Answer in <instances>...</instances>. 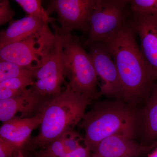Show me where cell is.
Wrapping results in <instances>:
<instances>
[{
	"label": "cell",
	"instance_id": "16",
	"mask_svg": "<svg viewBox=\"0 0 157 157\" xmlns=\"http://www.w3.org/2000/svg\"><path fill=\"white\" fill-rule=\"evenodd\" d=\"M0 61V82L21 76L34 77L39 69L21 66L2 60Z\"/></svg>",
	"mask_w": 157,
	"mask_h": 157
},
{
	"label": "cell",
	"instance_id": "11",
	"mask_svg": "<svg viewBox=\"0 0 157 157\" xmlns=\"http://www.w3.org/2000/svg\"><path fill=\"white\" fill-rule=\"evenodd\" d=\"M150 145L138 144L134 139L123 135H113L101 140L91 157H136L156 148Z\"/></svg>",
	"mask_w": 157,
	"mask_h": 157
},
{
	"label": "cell",
	"instance_id": "1",
	"mask_svg": "<svg viewBox=\"0 0 157 157\" xmlns=\"http://www.w3.org/2000/svg\"><path fill=\"white\" fill-rule=\"evenodd\" d=\"M130 23L105 42L115 62L122 87L123 100L133 107L146 104L157 76L144 59Z\"/></svg>",
	"mask_w": 157,
	"mask_h": 157
},
{
	"label": "cell",
	"instance_id": "5",
	"mask_svg": "<svg viewBox=\"0 0 157 157\" xmlns=\"http://www.w3.org/2000/svg\"><path fill=\"white\" fill-rule=\"evenodd\" d=\"M132 15L130 1L97 0L85 44L107 42L126 25Z\"/></svg>",
	"mask_w": 157,
	"mask_h": 157
},
{
	"label": "cell",
	"instance_id": "8",
	"mask_svg": "<svg viewBox=\"0 0 157 157\" xmlns=\"http://www.w3.org/2000/svg\"><path fill=\"white\" fill-rule=\"evenodd\" d=\"M97 0H52L46 11L56 12L62 31L71 34L74 30L89 32L90 21Z\"/></svg>",
	"mask_w": 157,
	"mask_h": 157
},
{
	"label": "cell",
	"instance_id": "6",
	"mask_svg": "<svg viewBox=\"0 0 157 157\" xmlns=\"http://www.w3.org/2000/svg\"><path fill=\"white\" fill-rule=\"evenodd\" d=\"M55 36L45 25L30 36L0 48V59L40 68L49 58L55 46Z\"/></svg>",
	"mask_w": 157,
	"mask_h": 157
},
{
	"label": "cell",
	"instance_id": "13",
	"mask_svg": "<svg viewBox=\"0 0 157 157\" xmlns=\"http://www.w3.org/2000/svg\"><path fill=\"white\" fill-rule=\"evenodd\" d=\"M42 120L41 111L33 117H16L3 123L0 128V137L21 148L29 140L33 130L41 125Z\"/></svg>",
	"mask_w": 157,
	"mask_h": 157
},
{
	"label": "cell",
	"instance_id": "12",
	"mask_svg": "<svg viewBox=\"0 0 157 157\" xmlns=\"http://www.w3.org/2000/svg\"><path fill=\"white\" fill-rule=\"evenodd\" d=\"M46 97L39 94L32 86L19 95L0 100V121H8L16 118L18 113L21 114V118L31 115L43 105Z\"/></svg>",
	"mask_w": 157,
	"mask_h": 157
},
{
	"label": "cell",
	"instance_id": "19",
	"mask_svg": "<svg viewBox=\"0 0 157 157\" xmlns=\"http://www.w3.org/2000/svg\"><path fill=\"white\" fill-rule=\"evenodd\" d=\"M33 78L30 76H21L6 79L0 82V87L12 90H25L29 86L34 85L35 82L33 81Z\"/></svg>",
	"mask_w": 157,
	"mask_h": 157
},
{
	"label": "cell",
	"instance_id": "22",
	"mask_svg": "<svg viewBox=\"0 0 157 157\" xmlns=\"http://www.w3.org/2000/svg\"><path fill=\"white\" fill-rule=\"evenodd\" d=\"M14 12L11 9L10 2L8 0L0 1V25L5 24L11 21Z\"/></svg>",
	"mask_w": 157,
	"mask_h": 157
},
{
	"label": "cell",
	"instance_id": "24",
	"mask_svg": "<svg viewBox=\"0 0 157 157\" xmlns=\"http://www.w3.org/2000/svg\"><path fill=\"white\" fill-rule=\"evenodd\" d=\"M25 90H12L0 87V100L9 99L19 95L22 94Z\"/></svg>",
	"mask_w": 157,
	"mask_h": 157
},
{
	"label": "cell",
	"instance_id": "28",
	"mask_svg": "<svg viewBox=\"0 0 157 157\" xmlns=\"http://www.w3.org/2000/svg\"><path fill=\"white\" fill-rule=\"evenodd\" d=\"M36 157H40L38 156H37L36 155Z\"/></svg>",
	"mask_w": 157,
	"mask_h": 157
},
{
	"label": "cell",
	"instance_id": "15",
	"mask_svg": "<svg viewBox=\"0 0 157 157\" xmlns=\"http://www.w3.org/2000/svg\"><path fill=\"white\" fill-rule=\"evenodd\" d=\"M138 133L143 139V145L148 146L157 140V79L147 102L141 110Z\"/></svg>",
	"mask_w": 157,
	"mask_h": 157
},
{
	"label": "cell",
	"instance_id": "17",
	"mask_svg": "<svg viewBox=\"0 0 157 157\" xmlns=\"http://www.w3.org/2000/svg\"><path fill=\"white\" fill-rule=\"evenodd\" d=\"M28 15L42 18L46 24L53 23L56 18L50 17L46 10L42 7L40 0H15Z\"/></svg>",
	"mask_w": 157,
	"mask_h": 157
},
{
	"label": "cell",
	"instance_id": "3",
	"mask_svg": "<svg viewBox=\"0 0 157 157\" xmlns=\"http://www.w3.org/2000/svg\"><path fill=\"white\" fill-rule=\"evenodd\" d=\"M92 100L73 91L68 83L63 92L53 96L41 112L42 120L39 134L31 140V149L45 148L61 138L82 120Z\"/></svg>",
	"mask_w": 157,
	"mask_h": 157
},
{
	"label": "cell",
	"instance_id": "7",
	"mask_svg": "<svg viewBox=\"0 0 157 157\" xmlns=\"http://www.w3.org/2000/svg\"><path fill=\"white\" fill-rule=\"evenodd\" d=\"M52 25L54 30L55 46L47 61L36 72L35 77L37 80L33 86L36 91L42 96H55L61 94V86L64 82L63 52L66 34L54 24Z\"/></svg>",
	"mask_w": 157,
	"mask_h": 157
},
{
	"label": "cell",
	"instance_id": "26",
	"mask_svg": "<svg viewBox=\"0 0 157 157\" xmlns=\"http://www.w3.org/2000/svg\"><path fill=\"white\" fill-rule=\"evenodd\" d=\"M15 157H24L23 154L21 150H20L19 151H18V153H17Z\"/></svg>",
	"mask_w": 157,
	"mask_h": 157
},
{
	"label": "cell",
	"instance_id": "14",
	"mask_svg": "<svg viewBox=\"0 0 157 157\" xmlns=\"http://www.w3.org/2000/svg\"><path fill=\"white\" fill-rule=\"evenodd\" d=\"M46 24H48L42 18L30 15L11 21L9 27L0 32V48L30 36L42 30Z\"/></svg>",
	"mask_w": 157,
	"mask_h": 157
},
{
	"label": "cell",
	"instance_id": "10",
	"mask_svg": "<svg viewBox=\"0 0 157 157\" xmlns=\"http://www.w3.org/2000/svg\"><path fill=\"white\" fill-rule=\"evenodd\" d=\"M130 21L139 37L141 52L157 76V17L132 14Z\"/></svg>",
	"mask_w": 157,
	"mask_h": 157
},
{
	"label": "cell",
	"instance_id": "25",
	"mask_svg": "<svg viewBox=\"0 0 157 157\" xmlns=\"http://www.w3.org/2000/svg\"><path fill=\"white\" fill-rule=\"evenodd\" d=\"M148 157H157V147L153 153L149 155Z\"/></svg>",
	"mask_w": 157,
	"mask_h": 157
},
{
	"label": "cell",
	"instance_id": "27",
	"mask_svg": "<svg viewBox=\"0 0 157 157\" xmlns=\"http://www.w3.org/2000/svg\"><path fill=\"white\" fill-rule=\"evenodd\" d=\"M155 144H156V146H157V140L155 142V143H154Z\"/></svg>",
	"mask_w": 157,
	"mask_h": 157
},
{
	"label": "cell",
	"instance_id": "2",
	"mask_svg": "<svg viewBox=\"0 0 157 157\" xmlns=\"http://www.w3.org/2000/svg\"><path fill=\"white\" fill-rule=\"evenodd\" d=\"M140 117L141 110L121 99L98 102L82 120L85 146L94 151L101 140L113 135L134 139L138 133Z\"/></svg>",
	"mask_w": 157,
	"mask_h": 157
},
{
	"label": "cell",
	"instance_id": "23",
	"mask_svg": "<svg viewBox=\"0 0 157 157\" xmlns=\"http://www.w3.org/2000/svg\"><path fill=\"white\" fill-rule=\"evenodd\" d=\"M60 157H91V155L89 149L85 146H82L74 151L65 153Z\"/></svg>",
	"mask_w": 157,
	"mask_h": 157
},
{
	"label": "cell",
	"instance_id": "9",
	"mask_svg": "<svg viewBox=\"0 0 157 157\" xmlns=\"http://www.w3.org/2000/svg\"><path fill=\"white\" fill-rule=\"evenodd\" d=\"M98 77L102 81L98 97L114 99L123 98L122 87L116 65L106 43L96 42L88 45Z\"/></svg>",
	"mask_w": 157,
	"mask_h": 157
},
{
	"label": "cell",
	"instance_id": "20",
	"mask_svg": "<svg viewBox=\"0 0 157 157\" xmlns=\"http://www.w3.org/2000/svg\"><path fill=\"white\" fill-rule=\"evenodd\" d=\"M61 140L65 151L66 153L70 152L81 147L80 141L82 138L80 135L74 131L68 132L59 138Z\"/></svg>",
	"mask_w": 157,
	"mask_h": 157
},
{
	"label": "cell",
	"instance_id": "4",
	"mask_svg": "<svg viewBox=\"0 0 157 157\" xmlns=\"http://www.w3.org/2000/svg\"><path fill=\"white\" fill-rule=\"evenodd\" d=\"M63 69L72 90L91 100L98 98V76L92 58L78 37L71 34H66L63 42Z\"/></svg>",
	"mask_w": 157,
	"mask_h": 157
},
{
	"label": "cell",
	"instance_id": "21",
	"mask_svg": "<svg viewBox=\"0 0 157 157\" xmlns=\"http://www.w3.org/2000/svg\"><path fill=\"white\" fill-rule=\"evenodd\" d=\"M20 149L9 140L0 137V157H15Z\"/></svg>",
	"mask_w": 157,
	"mask_h": 157
},
{
	"label": "cell",
	"instance_id": "18",
	"mask_svg": "<svg viewBox=\"0 0 157 157\" xmlns=\"http://www.w3.org/2000/svg\"><path fill=\"white\" fill-rule=\"evenodd\" d=\"M132 14L157 17V0H131Z\"/></svg>",
	"mask_w": 157,
	"mask_h": 157
}]
</instances>
